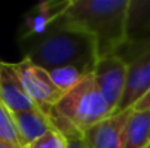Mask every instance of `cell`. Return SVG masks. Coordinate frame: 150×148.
Wrapping results in <instances>:
<instances>
[{
	"mask_svg": "<svg viewBox=\"0 0 150 148\" xmlns=\"http://www.w3.org/2000/svg\"><path fill=\"white\" fill-rule=\"evenodd\" d=\"M150 144V110H134L130 116L125 148H147Z\"/></svg>",
	"mask_w": 150,
	"mask_h": 148,
	"instance_id": "cell-12",
	"label": "cell"
},
{
	"mask_svg": "<svg viewBox=\"0 0 150 148\" xmlns=\"http://www.w3.org/2000/svg\"><path fill=\"white\" fill-rule=\"evenodd\" d=\"M70 4L71 0H50L38 3L26 12L19 28V38L38 35L47 31L64 16Z\"/></svg>",
	"mask_w": 150,
	"mask_h": 148,
	"instance_id": "cell-9",
	"label": "cell"
},
{
	"mask_svg": "<svg viewBox=\"0 0 150 148\" xmlns=\"http://www.w3.org/2000/svg\"><path fill=\"white\" fill-rule=\"evenodd\" d=\"M93 76L102 96L115 115L127 87L128 64L118 54L100 58L95 64Z\"/></svg>",
	"mask_w": 150,
	"mask_h": 148,
	"instance_id": "cell-5",
	"label": "cell"
},
{
	"mask_svg": "<svg viewBox=\"0 0 150 148\" xmlns=\"http://www.w3.org/2000/svg\"><path fill=\"white\" fill-rule=\"evenodd\" d=\"M150 90V48L142 51L128 62L127 87L118 112L133 109L134 105Z\"/></svg>",
	"mask_w": 150,
	"mask_h": 148,
	"instance_id": "cell-8",
	"label": "cell"
},
{
	"mask_svg": "<svg viewBox=\"0 0 150 148\" xmlns=\"http://www.w3.org/2000/svg\"><path fill=\"white\" fill-rule=\"evenodd\" d=\"M0 148H22V147L15 145V144H9V142H1V141H0Z\"/></svg>",
	"mask_w": 150,
	"mask_h": 148,
	"instance_id": "cell-18",
	"label": "cell"
},
{
	"mask_svg": "<svg viewBox=\"0 0 150 148\" xmlns=\"http://www.w3.org/2000/svg\"><path fill=\"white\" fill-rule=\"evenodd\" d=\"M147 148H150V144H149V147H147Z\"/></svg>",
	"mask_w": 150,
	"mask_h": 148,
	"instance_id": "cell-19",
	"label": "cell"
},
{
	"mask_svg": "<svg viewBox=\"0 0 150 148\" xmlns=\"http://www.w3.org/2000/svg\"><path fill=\"white\" fill-rule=\"evenodd\" d=\"M150 48V0H131L128 10V41L118 52L127 64L142 51ZM117 52V54H118Z\"/></svg>",
	"mask_w": 150,
	"mask_h": 148,
	"instance_id": "cell-6",
	"label": "cell"
},
{
	"mask_svg": "<svg viewBox=\"0 0 150 148\" xmlns=\"http://www.w3.org/2000/svg\"><path fill=\"white\" fill-rule=\"evenodd\" d=\"M12 116H13L16 131H18L21 144L23 148L31 145L32 142H35L37 140L44 137L45 134L57 129L54 126L52 121L50 119V116H47L38 107L32 109V110L16 112V113H12Z\"/></svg>",
	"mask_w": 150,
	"mask_h": 148,
	"instance_id": "cell-11",
	"label": "cell"
},
{
	"mask_svg": "<svg viewBox=\"0 0 150 148\" xmlns=\"http://www.w3.org/2000/svg\"><path fill=\"white\" fill-rule=\"evenodd\" d=\"M67 148H89L83 137L76 138H67Z\"/></svg>",
	"mask_w": 150,
	"mask_h": 148,
	"instance_id": "cell-17",
	"label": "cell"
},
{
	"mask_svg": "<svg viewBox=\"0 0 150 148\" xmlns=\"http://www.w3.org/2000/svg\"><path fill=\"white\" fill-rule=\"evenodd\" d=\"M0 141L22 147L18 131H16V125H15V121H13V116H12V112L4 106V103L1 100H0Z\"/></svg>",
	"mask_w": 150,
	"mask_h": 148,
	"instance_id": "cell-14",
	"label": "cell"
},
{
	"mask_svg": "<svg viewBox=\"0 0 150 148\" xmlns=\"http://www.w3.org/2000/svg\"><path fill=\"white\" fill-rule=\"evenodd\" d=\"M133 109L134 110H150V90L134 105Z\"/></svg>",
	"mask_w": 150,
	"mask_h": 148,
	"instance_id": "cell-16",
	"label": "cell"
},
{
	"mask_svg": "<svg viewBox=\"0 0 150 148\" xmlns=\"http://www.w3.org/2000/svg\"><path fill=\"white\" fill-rule=\"evenodd\" d=\"M18 42L23 58L47 71L66 65H76L86 71H93L98 61L92 38L80 29L67 26L61 19L47 31L19 38Z\"/></svg>",
	"mask_w": 150,
	"mask_h": 148,
	"instance_id": "cell-2",
	"label": "cell"
},
{
	"mask_svg": "<svg viewBox=\"0 0 150 148\" xmlns=\"http://www.w3.org/2000/svg\"><path fill=\"white\" fill-rule=\"evenodd\" d=\"M0 100L12 113L37 109L21 81L15 62L0 61Z\"/></svg>",
	"mask_w": 150,
	"mask_h": 148,
	"instance_id": "cell-10",
	"label": "cell"
},
{
	"mask_svg": "<svg viewBox=\"0 0 150 148\" xmlns=\"http://www.w3.org/2000/svg\"><path fill=\"white\" fill-rule=\"evenodd\" d=\"M15 68L29 97L34 100L38 109H41L47 116H50L55 105L66 93L54 84L50 73L45 68L34 64L26 58L19 62H15Z\"/></svg>",
	"mask_w": 150,
	"mask_h": 148,
	"instance_id": "cell-4",
	"label": "cell"
},
{
	"mask_svg": "<svg viewBox=\"0 0 150 148\" xmlns=\"http://www.w3.org/2000/svg\"><path fill=\"white\" fill-rule=\"evenodd\" d=\"M133 109L115 113L88 129L83 135L89 148H125V132Z\"/></svg>",
	"mask_w": 150,
	"mask_h": 148,
	"instance_id": "cell-7",
	"label": "cell"
},
{
	"mask_svg": "<svg viewBox=\"0 0 150 148\" xmlns=\"http://www.w3.org/2000/svg\"><path fill=\"white\" fill-rule=\"evenodd\" d=\"M26 148H67V138L60 131L54 129Z\"/></svg>",
	"mask_w": 150,
	"mask_h": 148,
	"instance_id": "cell-15",
	"label": "cell"
},
{
	"mask_svg": "<svg viewBox=\"0 0 150 148\" xmlns=\"http://www.w3.org/2000/svg\"><path fill=\"white\" fill-rule=\"evenodd\" d=\"M54 81V84L64 93L70 92L74 86H77L86 74L92 73V71H86L80 67L76 65H66V67H58L48 71Z\"/></svg>",
	"mask_w": 150,
	"mask_h": 148,
	"instance_id": "cell-13",
	"label": "cell"
},
{
	"mask_svg": "<svg viewBox=\"0 0 150 148\" xmlns=\"http://www.w3.org/2000/svg\"><path fill=\"white\" fill-rule=\"evenodd\" d=\"M114 112L102 96L93 71L67 92L52 109L50 118H58L85 135L88 129L112 116Z\"/></svg>",
	"mask_w": 150,
	"mask_h": 148,
	"instance_id": "cell-3",
	"label": "cell"
},
{
	"mask_svg": "<svg viewBox=\"0 0 150 148\" xmlns=\"http://www.w3.org/2000/svg\"><path fill=\"white\" fill-rule=\"evenodd\" d=\"M131 0H71L61 20L88 34L98 60L117 54L128 41Z\"/></svg>",
	"mask_w": 150,
	"mask_h": 148,
	"instance_id": "cell-1",
	"label": "cell"
}]
</instances>
